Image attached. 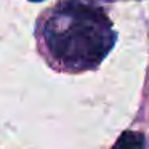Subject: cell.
I'll return each instance as SVG.
<instances>
[{
	"label": "cell",
	"mask_w": 149,
	"mask_h": 149,
	"mask_svg": "<svg viewBox=\"0 0 149 149\" xmlns=\"http://www.w3.org/2000/svg\"><path fill=\"white\" fill-rule=\"evenodd\" d=\"M43 40L50 55L64 68L85 71L106 58L116 42V32L100 8L80 0H64L47 19Z\"/></svg>",
	"instance_id": "cell-1"
},
{
	"label": "cell",
	"mask_w": 149,
	"mask_h": 149,
	"mask_svg": "<svg viewBox=\"0 0 149 149\" xmlns=\"http://www.w3.org/2000/svg\"><path fill=\"white\" fill-rule=\"evenodd\" d=\"M31 2H42V0H31Z\"/></svg>",
	"instance_id": "cell-3"
},
{
	"label": "cell",
	"mask_w": 149,
	"mask_h": 149,
	"mask_svg": "<svg viewBox=\"0 0 149 149\" xmlns=\"http://www.w3.org/2000/svg\"><path fill=\"white\" fill-rule=\"evenodd\" d=\"M112 149H146V138L139 132H125L116 141Z\"/></svg>",
	"instance_id": "cell-2"
}]
</instances>
